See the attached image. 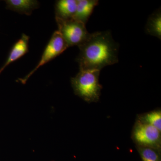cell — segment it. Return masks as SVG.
I'll list each match as a JSON object with an SVG mask.
<instances>
[{
    "mask_svg": "<svg viewBox=\"0 0 161 161\" xmlns=\"http://www.w3.org/2000/svg\"><path fill=\"white\" fill-rule=\"evenodd\" d=\"M80 70H98L118 62L119 45L109 31L96 32L78 46Z\"/></svg>",
    "mask_w": 161,
    "mask_h": 161,
    "instance_id": "cell-1",
    "label": "cell"
},
{
    "mask_svg": "<svg viewBox=\"0 0 161 161\" xmlns=\"http://www.w3.org/2000/svg\"><path fill=\"white\" fill-rule=\"evenodd\" d=\"M100 70H80L71 79L72 87L76 95L88 103L99 100L102 86L99 83Z\"/></svg>",
    "mask_w": 161,
    "mask_h": 161,
    "instance_id": "cell-2",
    "label": "cell"
},
{
    "mask_svg": "<svg viewBox=\"0 0 161 161\" xmlns=\"http://www.w3.org/2000/svg\"><path fill=\"white\" fill-rule=\"evenodd\" d=\"M56 19L58 31L66 41L69 47L78 46L89 37L91 34L87 31L86 25L83 23L73 19L62 20L56 18Z\"/></svg>",
    "mask_w": 161,
    "mask_h": 161,
    "instance_id": "cell-3",
    "label": "cell"
},
{
    "mask_svg": "<svg viewBox=\"0 0 161 161\" xmlns=\"http://www.w3.org/2000/svg\"><path fill=\"white\" fill-rule=\"evenodd\" d=\"M131 137L137 147H150L161 150V132L153 126L136 119Z\"/></svg>",
    "mask_w": 161,
    "mask_h": 161,
    "instance_id": "cell-4",
    "label": "cell"
},
{
    "mask_svg": "<svg viewBox=\"0 0 161 161\" xmlns=\"http://www.w3.org/2000/svg\"><path fill=\"white\" fill-rule=\"evenodd\" d=\"M69 46L66 41L58 31H55L53 34L49 42L43 52L40 61L37 65L31 71L28 75L23 79H20L22 83H26V80L40 67L48 63L49 61L59 56L68 48Z\"/></svg>",
    "mask_w": 161,
    "mask_h": 161,
    "instance_id": "cell-5",
    "label": "cell"
},
{
    "mask_svg": "<svg viewBox=\"0 0 161 161\" xmlns=\"http://www.w3.org/2000/svg\"><path fill=\"white\" fill-rule=\"evenodd\" d=\"M29 39L30 37L27 35L25 34H22L19 40L13 47L6 63L0 69V73L10 63L14 62L26 54L28 51Z\"/></svg>",
    "mask_w": 161,
    "mask_h": 161,
    "instance_id": "cell-6",
    "label": "cell"
},
{
    "mask_svg": "<svg viewBox=\"0 0 161 161\" xmlns=\"http://www.w3.org/2000/svg\"><path fill=\"white\" fill-rule=\"evenodd\" d=\"M5 2L7 9L27 15L40 6L39 2L36 0H6Z\"/></svg>",
    "mask_w": 161,
    "mask_h": 161,
    "instance_id": "cell-7",
    "label": "cell"
},
{
    "mask_svg": "<svg viewBox=\"0 0 161 161\" xmlns=\"http://www.w3.org/2000/svg\"><path fill=\"white\" fill-rule=\"evenodd\" d=\"M98 3L97 0H77V9L73 19L86 25Z\"/></svg>",
    "mask_w": 161,
    "mask_h": 161,
    "instance_id": "cell-8",
    "label": "cell"
},
{
    "mask_svg": "<svg viewBox=\"0 0 161 161\" xmlns=\"http://www.w3.org/2000/svg\"><path fill=\"white\" fill-rule=\"evenodd\" d=\"M77 0H60L55 7L56 18L62 20L73 19L77 9Z\"/></svg>",
    "mask_w": 161,
    "mask_h": 161,
    "instance_id": "cell-9",
    "label": "cell"
},
{
    "mask_svg": "<svg viewBox=\"0 0 161 161\" xmlns=\"http://www.w3.org/2000/svg\"><path fill=\"white\" fill-rule=\"evenodd\" d=\"M146 32L161 40V13L158 9L150 16L146 26Z\"/></svg>",
    "mask_w": 161,
    "mask_h": 161,
    "instance_id": "cell-10",
    "label": "cell"
},
{
    "mask_svg": "<svg viewBox=\"0 0 161 161\" xmlns=\"http://www.w3.org/2000/svg\"><path fill=\"white\" fill-rule=\"evenodd\" d=\"M137 119L153 126L161 132V111L160 109L138 115Z\"/></svg>",
    "mask_w": 161,
    "mask_h": 161,
    "instance_id": "cell-11",
    "label": "cell"
},
{
    "mask_svg": "<svg viewBox=\"0 0 161 161\" xmlns=\"http://www.w3.org/2000/svg\"><path fill=\"white\" fill-rule=\"evenodd\" d=\"M136 148L142 161H161V150L150 147L136 146Z\"/></svg>",
    "mask_w": 161,
    "mask_h": 161,
    "instance_id": "cell-12",
    "label": "cell"
}]
</instances>
